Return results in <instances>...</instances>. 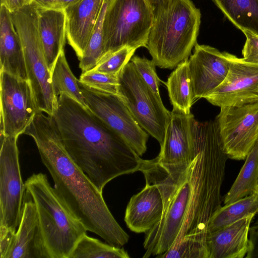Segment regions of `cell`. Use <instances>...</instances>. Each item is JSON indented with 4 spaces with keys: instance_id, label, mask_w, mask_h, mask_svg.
<instances>
[{
    "instance_id": "6da1fadb",
    "label": "cell",
    "mask_w": 258,
    "mask_h": 258,
    "mask_svg": "<svg viewBox=\"0 0 258 258\" xmlns=\"http://www.w3.org/2000/svg\"><path fill=\"white\" fill-rule=\"evenodd\" d=\"M194 149L189 160L165 164L143 160L139 171L161 195L159 222L145 233L144 258L167 250L171 258H208L210 221L222 207L221 187L228 158L215 121L194 125Z\"/></svg>"
},
{
    "instance_id": "7a4b0ae2",
    "label": "cell",
    "mask_w": 258,
    "mask_h": 258,
    "mask_svg": "<svg viewBox=\"0 0 258 258\" xmlns=\"http://www.w3.org/2000/svg\"><path fill=\"white\" fill-rule=\"evenodd\" d=\"M23 134L34 140L53 188L62 203L87 231L120 247L129 236L109 211L100 191L70 157L52 116L39 111Z\"/></svg>"
},
{
    "instance_id": "3957f363",
    "label": "cell",
    "mask_w": 258,
    "mask_h": 258,
    "mask_svg": "<svg viewBox=\"0 0 258 258\" xmlns=\"http://www.w3.org/2000/svg\"><path fill=\"white\" fill-rule=\"evenodd\" d=\"M52 116L67 153L100 191L117 176L139 171L143 159L127 142L66 94Z\"/></svg>"
},
{
    "instance_id": "277c9868",
    "label": "cell",
    "mask_w": 258,
    "mask_h": 258,
    "mask_svg": "<svg viewBox=\"0 0 258 258\" xmlns=\"http://www.w3.org/2000/svg\"><path fill=\"white\" fill-rule=\"evenodd\" d=\"M154 15L146 48L156 66L175 68L197 43L200 10L190 0H169Z\"/></svg>"
},
{
    "instance_id": "5b68a950",
    "label": "cell",
    "mask_w": 258,
    "mask_h": 258,
    "mask_svg": "<svg viewBox=\"0 0 258 258\" xmlns=\"http://www.w3.org/2000/svg\"><path fill=\"white\" fill-rule=\"evenodd\" d=\"M24 185L35 204L48 258H70L86 229L61 201L45 174H33Z\"/></svg>"
},
{
    "instance_id": "8992f818",
    "label": "cell",
    "mask_w": 258,
    "mask_h": 258,
    "mask_svg": "<svg viewBox=\"0 0 258 258\" xmlns=\"http://www.w3.org/2000/svg\"><path fill=\"white\" fill-rule=\"evenodd\" d=\"M11 15L22 44L28 80L37 107L40 111L52 116L58 98L53 92L51 73L39 35L37 7L32 3Z\"/></svg>"
},
{
    "instance_id": "52a82bcc",
    "label": "cell",
    "mask_w": 258,
    "mask_h": 258,
    "mask_svg": "<svg viewBox=\"0 0 258 258\" xmlns=\"http://www.w3.org/2000/svg\"><path fill=\"white\" fill-rule=\"evenodd\" d=\"M154 18L145 0H109L103 23L104 54L124 47H146Z\"/></svg>"
},
{
    "instance_id": "ba28073f",
    "label": "cell",
    "mask_w": 258,
    "mask_h": 258,
    "mask_svg": "<svg viewBox=\"0 0 258 258\" xmlns=\"http://www.w3.org/2000/svg\"><path fill=\"white\" fill-rule=\"evenodd\" d=\"M16 136H1L0 249L6 250L18 228L25 187Z\"/></svg>"
},
{
    "instance_id": "9c48e42d",
    "label": "cell",
    "mask_w": 258,
    "mask_h": 258,
    "mask_svg": "<svg viewBox=\"0 0 258 258\" xmlns=\"http://www.w3.org/2000/svg\"><path fill=\"white\" fill-rule=\"evenodd\" d=\"M118 95L138 123L159 143H163L170 111L144 81L130 61L118 75Z\"/></svg>"
},
{
    "instance_id": "30bf717a",
    "label": "cell",
    "mask_w": 258,
    "mask_h": 258,
    "mask_svg": "<svg viewBox=\"0 0 258 258\" xmlns=\"http://www.w3.org/2000/svg\"><path fill=\"white\" fill-rule=\"evenodd\" d=\"M215 121L228 158L245 160L258 141V101L221 106Z\"/></svg>"
},
{
    "instance_id": "8fae6325",
    "label": "cell",
    "mask_w": 258,
    "mask_h": 258,
    "mask_svg": "<svg viewBox=\"0 0 258 258\" xmlns=\"http://www.w3.org/2000/svg\"><path fill=\"white\" fill-rule=\"evenodd\" d=\"M78 84L88 108L120 135L140 156L147 150L148 134L117 94L105 93Z\"/></svg>"
},
{
    "instance_id": "7c38bea8",
    "label": "cell",
    "mask_w": 258,
    "mask_h": 258,
    "mask_svg": "<svg viewBox=\"0 0 258 258\" xmlns=\"http://www.w3.org/2000/svg\"><path fill=\"white\" fill-rule=\"evenodd\" d=\"M0 72L1 136L19 137L40 111L29 80Z\"/></svg>"
},
{
    "instance_id": "4fadbf2b",
    "label": "cell",
    "mask_w": 258,
    "mask_h": 258,
    "mask_svg": "<svg viewBox=\"0 0 258 258\" xmlns=\"http://www.w3.org/2000/svg\"><path fill=\"white\" fill-rule=\"evenodd\" d=\"M228 55L230 64L227 76L204 98L220 107L258 101V64Z\"/></svg>"
},
{
    "instance_id": "5bb4252c",
    "label": "cell",
    "mask_w": 258,
    "mask_h": 258,
    "mask_svg": "<svg viewBox=\"0 0 258 258\" xmlns=\"http://www.w3.org/2000/svg\"><path fill=\"white\" fill-rule=\"evenodd\" d=\"M228 52L197 43L188 59L194 100L204 98L218 87L228 73Z\"/></svg>"
},
{
    "instance_id": "9a60e30c",
    "label": "cell",
    "mask_w": 258,
    "mask_h": 258,
    "mask_svg": "<svg viewBox=\"0 0 258 258\" xmlns=\"http://www.w3.org/2000/svg\"><path fill=\"white\" fill-rule=\"evenodd\" d=\"M191 113L185 114L173 108L166 125L161 150L156 159L165 164H174L189 159L194 149V125Z\"/></svg>"
},
{
    "instance_id": "2e32d148",
    "label": "cell",
    "mask_w": 258,
    "mask_h": 258,
    "mask_svg": "<svg viewBox=\"0 0 258 258\" xmlns=\"http://www.w3.org/2000/svg\"><path fill=\"white\" fill-rule=\"evenodd\" d=\"M3 258H48L30 198L23 202L18 228Z\"/></svg>"
},
{
    "instance_id": "e0dca14e",
    "label": "cell",
    "mask_w": 258,
    "mask_h": 258,
    "mask_svg": "<svg viewBox=\"0 0 258 258\" xmlns=\"http://www.w3.org/2000/svg\"><path fill=\"white\" fill-rule=\"evenodd\" d=\"M106 0H80L67 7L66 35L68 43L80 60Z\"/></svg>"
},
{
    "instance_id": "ac0fdd59",
    "label": "cell",
    "mask_w": 258,
    "mask_h": 258,
    "mask_svg": "<svg viewBox=\"0 0 258 258\" xmlns=\"http://www.w3.org/2000/svg\"><path fill=\"white\" fill-rule=\"evenodd\" d=\"M255 215L249 214L209 233L208 258H243L248 248L250 225Z\"/></svg>"
},
{
    "instance_id": "d6986e66",
    "label": "cell",
    "mask_w": 258,
    "mask_h": 258,
    "mask_svg": "<svg viewBox=\"0 0 258 258\" xmlns=\"http://www.w3.org/2000/svg\"><path fill=\"white\" fill-rule=\"evenodd\" d=\"M163 211V200L158 188L146 182L145 187L131 198L124 221L131 231L146 233L160 220Z\"/></svg>"
},
{
    "instance_id": "ffe728a7",
    "label": "cell",
    "mask_w": 258,
    "mask_h": 258,
    "mask_svg": "<svg viewBox=\"0 0 258 258\" xmlns=\"http://www.w3.org/2000/svg\"><path fill=\"white\" fill-rule=\"evenodd\" d=\"M0 71L28 80L20 38L11 13L3 5L0 10Z\"/></svg>"
},
{
    "instance_id": "44dd1931",
    "label": "cell",
    "mask_w": 258,
    "mask_h": 258,
    "mask_svg": "<svg viewBox=\"0 0 258 258\" xmlns=\"http://www.w3.org/2000/svg\"><path fill=\"white\" fill-rule=\"evenodd\" d=\"M37 11L39 35L51 73L58 55L64 49L67 39L66 13L64 10L38 7Z\"/></svg>"
},
{
    "instance_id": "7402d4cb",
    "label": "cell",
    "mask_w": 258,
    "mask_h": 258,
    "mask_svg": "<svg viewBox=\"0 0 258 258\" xmlns=\"http://www.w3.org/2000/svg\"><path fill=\"white\" fill-rule=\"evenodd\" d=\"M237 28L258 35V0H213Z\"/></svg>"
},
{
    "instance_id": "603a6c76",
    "label": "cell",
    "mask_w": 258,
    "mask_h": 258,
    "mask_svg": "<svg viewBox=\"0 0 258 258\" xmlns=\"http://www.w3.org/2000/svg\"><path fill=\"white\" fill-rule=\"evenodd\" d=\"M166 85L173 108L190 113L194 101L188 59L180 63L169 76Z\"/></svg>"
},
{
    "instance_id": "cb8c5ba5",
    "label": "cell",
    "mask_w": 258,
    "mask_h": 258,
    "mask_svg": "<svg viewBox=\"0 0 258 258\" xmlns=\"http://www.w3.org/2000/svg\"><path fill=\"white\" fill-rule=\"evenodd\" d=\"M236 179L223 197L228 205L253 193L258 186V141L248 153Z\"/></svg>"
},
{
    "instance_id": "d4e9b609",
    "label": "cell",
    "mask_w": 258,
    "mask_h": 258,
    "mask_svg": "<svg viewBox=\"0 0 258 258\" xmlns=\"http://www.w3.org/2000/svg\"><path fill=\"white\" fill-rule=\"evenodd\" d=\"M258 213V186L251 194L221 207L211 219L209 233L232 224L249 214Z\"/></svg>"
},
{
    "instance_id": "484cf974",
    "label": "cell",
    "mask_w": 258,
    "mask_h": 258,
    "mask_svg": "<svg viewBox=\"0 0 258 258\" xmlns=\"http://www.w3.org/2000/svg\"><path fill=\"white\" fill-rule=\"evenodd\" d=\"M53 92L56 98L66 94L84 107L88 108L85 97L66 58L64 49L58 55L51 72Z\"/></svg>"
},
{
    "instance_id": "4316f807",
    "label": "cell",
    "mask_w": 258,
    "mask_h": 258,
    "mask_svg": "<svg viewBox=\"0 0 258 258\" xmlns=\"http://www.w3.org/2000/svg\"><path fill=\"white\" fill-rule=\"evenodd\" d=\"M123 248L102 242L85 234L79 239L70 258H128Z\"/></svg>"
},
{
    "instance_id": "83f0119b",
    "label": "cell",
    "mask_w": 258,
    "mask_h": 258,
    "mask_svg": "<svg viewBox=\"0 0 258 258\" xmlns=\"http://www.w3.org/2000/svg\"><path fill=\"white\" fill-rule=\"evenodd\" d=\"M109 0H106L89 39L82 58L79 68L82 72L93 69L104 54L103 23Z\"/></svg>"
},
{
    "instance_id": "f1b7e54d",
    "label": "cell",
    "mask_w": 258,
    "mask_h": 258,
    "mask_svg": "<svg viewBox=\"0 0 258 258\" xmlns=\"http://www.w3.org/2000/svg\"><path fill=\"white\" fill-rule=\"evenodd\" d=\"M136 50L124 47L115 52L104 54L92 70L118 76L122 69L130 62Z\"/></svg>"
},
{
    "instance_id": "f546056e",
    "label": "cell",
    "mask_w": 258,
    "mask_h": 258,
    "mask_svg": "<svg viewBox=\"0 0 258 258\" xmlns=\"http://www.w3.org/2000/svg\"><path fill=\"white\" fill-rule=\"evenodd\" d=\"M79 81L86 86L95 90L118 95V76L91 70L82 72Z\"/></svg>"
},
{
    "instance_id": "4dcf8cb0",
    "label": "cell",
    "mask_w": 258,
    "mask_h": 258,
    "mask_svg": "<svg viewBox=\"0 0 258 258\" xmlns=\"http://www.w3.org/2000/svg\"><path fill=\"white\" fill-rule=\"evenodd\" d=\"M131 62L144 81L159 96V79L156 72L155 64L153 60L135 55L132 57Z\"/></svg>"
},
{
    "instance_id": "1f68e13d",
    "label": "cell",
    "mask_w": 258,
    "mask_h": 258,
    "mask_svg": "<svg viewBox=\"0 0 258 258\" xmlns=\"http://www.w3.org/2000/svg\"><path fill=\"white\" fill-rule=\"evenodd\" d=\"M246 40L242 50V59L258 64V35L247 30H242Z\"/></svg>"
},
{
    "instance_id": "d6a6232c",
    "label": "cell",
    "mask_w": 258,
    "mask_h": 258,
    "mask_svg": "<svg viewBox=\"0 0 258 258\" xmlns=\"http://www.w3.org/2000/svg\"><path fill=\"white\" fill-rule=\"evenodd\" d=\"M257 218L250 225L248 234V248L246 258H258V213Z\"/></svg>"
},
{
    "instance_id": "836d02e7",
    "label": "cell",
    "mask_w": 258,
    "mask_h": 258,
    "mask_svg": "<svg viewBox=\"0 0 258 258\" xmlns=\"http://www.w3.org/2000/svg\"><path fill=\"white\" fill-rule=\"evenodd\" d=\"M79 1L80 0H34L33 3L38 7L64 10L67 7Z\"/></svg>"
},
{
    "instance_id": "e575fe53",
    "label": "cell",
    "mask_w": 258,
    "mask_h": 258,
    "mask_svg": "<svg viewBox=\"0 0 258 258\" xmlns=\"http://www.w3.org/2000/svg\"><path fill=\"white\" fill-rule=\"evenodd\" d=\"M34 0H1V5L11 13L16 12L26 6L31 4Z\"/></svg>"
},
{
    "instance_id": "d590c367",
    "label": "cell",
    "mask_w": 258,
    "mask_h": 258,
    "mask_svg": "<svg viewBox=\"0 0 258 258\" xmlns=\"http://www.w3.org/2000/svg\"><path fill=\"white\" fill-rule=\"evenodd\" d=\"M153 11L156 12L159 8L165 5L169 0H145Z\"/></svg>"
}]
</instances>
